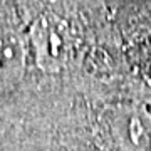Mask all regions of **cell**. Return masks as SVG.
I'll return each mask as SVG.
<instances>
[{
  "mask_svg": "<svg viewBox=\"0 0 151 151\" xmlns=\"http://www.w3.org/2000/svg\"><path fill=\"white\" fill-rule=\"evenodd\" d=\"M35 60L40 69L57 72L69 55V29L64 20L55 15H42L32 24L30 29Z\"/></svg>",
  "mask_w": 151,
  "mask_h": 151,
  "instance_id": "cell-1",
  "label": "cell"
},
{
  "mask_svg": "<svg viewBox=\"0 0 151 151\" xmlns=\"http://www.w3.org/2000/svg\"><path fill=\"white\" fill-rule=\"evenodd\" d=\"M123 136L131 146L146 150L151 146V119L145 111L133 109L124 114Z\"/></svg>",
  "mask_w": 151,
  "mask_h": 151,
  "instance_id": "cell-3",
  "label": "cell"
},
{
  "mask_svg": "<svg viewBox=\"0 0 151 151\" xmlns=\"http://www.w3.org/2000/svg\"><path fill=\"white\" fill-rule=\"evenodd\" d=\"M25 69V44L17 32L0 29V89L19 82Z\"/></svg>",
  "mask_w": 151,
  "mask_h": 151,
  "instance_id": "cell-2",
  "label": "cell"
}]
</instances>
